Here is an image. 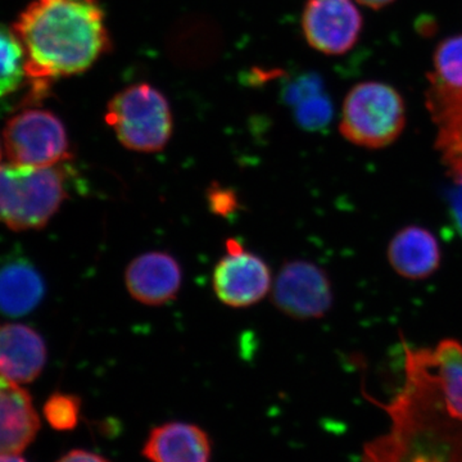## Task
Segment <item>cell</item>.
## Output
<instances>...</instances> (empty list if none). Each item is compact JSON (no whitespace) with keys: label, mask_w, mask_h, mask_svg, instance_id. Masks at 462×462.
<instances>
[{"label":"cell","mask_w":462,"mask_h":462,"mask_svg":"<svg viewBox=\"0 0 462 462\" xmlns=\"http://www.w3.org/2000/svg\"><path fill=\"white\" fill-rule=\"evenodd\" d=\"M403 345V384L389 400V430L364 446L363 462H462V343Z\"/></svg>","instance_id":"6da1fadb"},{"label":"cell","mask_w":462,"mask_h":462,"mask_svg":"<svg viewBox=\"0 0 462 462\" xmlns=\"http://www.w3.org/2000/svg\"><path fill=\"white\" fill-rule=\"evenodd\" d=\"M14 32L25 51L32 96L88 71L111 48L100 0H32Z\"/></svg>","instance_id":"7a4b0ae2"},{"label":"cell","mask_w":462,"mask_h":462,"mask_svg":"<svg viewBox=\"0 0 462 462\" xmlns=\"http://www.w3.org/2000/svg\"><path fill=\"white\" fill-rule=\"evenodd\" d=\"M66 180L60 165L0 166V224L16 231L42 229L69 196Z\"/></svg>","instance_id":"3957f363"},{"label":"cell","mask_w":462,"mask_h":462,"mask_svg":"<svg viewBox=\"0 0 462 462\" xmlns=\"http://www.w3.org/2000/svg\"><path fill=\"white\" fill-rule=\"evenodd\" d=\"M106 124L130 151L156 153L172 135L173 121L169 100L151 84L130 85L109 100Z\"/></svg>","instance_id":"277c9868"},{"label":"cell","mask_w":462,"mask_h":462,"mask_svg":"<svg viewBox=\"0 0 462 462\" xmlns=\"http://www.w3.org/2000/svg\"><path fill=\"white\" fill-rule=\"evenodd\" d=\"M406 125L402 97L391 85L366 81L346 94L339 132L352 143L367 149H382L397 141Z\"/></svg>","instance_id":"5b68a950"},{"label":"cell","mask_w":462,"mask_h":462,"mask_svg":"<svg viewBox=\"0 0 462 462\" xmlns=\"http://www.w3.org/2000/svg\"><path fill=\"white\" fill-rule=\"evenodd\" d=\"M3 138L9 162L14 165L51 167L71 157L65 125L45 109H27L14 116Z\"/></svg>","instance_id":"8992f818"},{"label":"cell","mask_w":462,"mask_h":462,"mask_svg":"<svg viewBox=\"0 0 462 462\" xmlns=\"http://www.w3.org/2000/svg\"><path fill=\"white\" fill-rule=\"evenodd\" d=\"M273 305L294 320H314L333 306V287L327 272L305 260L282 264L273 285Z\"/></svg>","instance_id":"52a82bcc"},{"label":"cell","mask_w":462,"mask_h":462,"mask_svg":"<svg viewBox=\"0 0 462 462\" xmlns=\"http://www.w3.org/2000/svg\"><path fill=\"white\" fill-rule=\"evenodd\" d=\"M226 254L215 266L212 287L216 297L231 309L257 305L272 291L269 264L245 251L236 239H227Z\"/></svg>","instance_id":"ba28073f"},{"label":"cell","mask_w":462,"mask_h":462,"mask_svg":"<svg viewBox=\"0 0 462 462\" xmlns=\"http://www.w3.org/2000/svg\"><path fill=\"white\" fill-rule=\"evenodd\" d=\"M364 20L354 0H307L302 32L315 51L342 56L355 47Z\"/></svg>","instance_id":"9c48e42d"},{"label":"cell","mask_w":462,"mask_h":462,"mask_svg":"<svg viewBox=\"0 0 462 462\" xmlns=\"http://www.w3.org/2000/svg\"><path fill=\"white\" fill-rule=\"evenodd\" d=\"M180 263L167 252L153 251L134 258L125 272V285L134 300L145 306H163L180 291Z\"/></svg>","instance_id":"30bf717a"},{"label":"cell","mask_w":462,"mask_h":462,"mask_svg":"<svg viewBox=\"0 0 462 462\" xmlns=\"http://www.w3.org/2000/svg\"><path fill=\"white\" fill-rule=\"evenodd\" d=\"M427 107L437 126L436 148L455 182L462 181V89L430 83Z\"/></svg>","instance_id":"8fae6325"},{"label":"cell","mask_w":462,"mask_h":462,"mask_svg":"<svg viewBox=\"0 0 462 462\" xmlns=\"http://www.w3.org/2000/svg\"><path fill=\"white\" fill-rule=\"evenodd\" d=\"M47 364L41 334L23 324H0V375L17 384L39 378Z\"/></svg>","instance_id":"7c38bea8"},{"label":"cell","mask_w":462,"mask_h":462,"mask_svg":"<svg viewBox=\"0 0 462 462\" xmlns=\"http://www.w3.org/2000/svg\"><path fill=\"white\" fill-rule=\"evenodd\" d=\"M41 430L32 398L21 384L0 375V455L20 454Z\"/></svg>","instance_id":"4fadbf2b"},{"label":"cell","mask_w":462,"mask_h":462,"mask_svg":"<svg viewBox=\"0 0 462 462\" xmlns=\"http://www.w3.org/2000/svg\"><path fill=\"white\" fill-rule=\"evenodd\" d=\"M143 455L149 462H211V439L199 425L166 422L151 431Z\"/></svg>","instance_id":"5bb4252c"},{"label":"cell","mask_w":462,"mask_h":462,"mask_svg":"<svg viewBox=\"0 0 462 462\" xmlns=\"http://www.w3.org/2000/svg\"><path fill=\"white\" fill-rule=\"evenodd\" d=\"M440 260V245L434 234L416 225L398 230L388 245L392 269L410 281L430 278L439 269Z\"/></svg>","instance_id":"9a60e30c"},{"label":"cell","mask_w":462,"mask_h":462,"mask_svg":"<svg viewBox=\"0 0 462 462\" xmlns=\"http://www.w3.org/2000/svg\"><path fill=\"white\" fill-rule=\"evenodd\" d=\"M45 285L35 267L26 261H12L0 267V312L23 316L38 307Z\"/></svg>","instance_id":"2e32d148"},{"label":"cell","mask_w":462,"mask_h":462,"mask_svg":"<svg viewBox=\"0 0 462 462\" xmlns=\"http://www.w3.org/2000/svg\"><path fill=\"white\" fill-rule=\"evenodd\" d=\"M25 83L29 79L23 44L14 32L0 25V112L8 107Z\"/></svg>","instance_id":"e0dca14e"},{"label":"cell","mask_w":462,"mask_h":462,"mask_svg":"<svg viewBox=\"0 0 462 462\" xmlns=\"http://www.w3.org/2000/svg\"><path fill=\"white\" fill-rule=\"evenodd\" d=\"M430 83L462 89V35L447 38L438 45Z\"/></svg>","instance_id":"ac0fdd59"},{"label":"cell","mask_w":462,"mask_h":462,"mask_svg":"<svg viewBox=\"0 0 462 462\" xmlns=\"http://www.w3.org/2000/svg\"><path fill=\"white\" fill-rule=\"evenodd\" d=\"M42 412L54 430L69 431L80 420L81 400L74 394L54 393L44 404Z\"/></svg>","instance_id":"d6986e66"},{"label":"cell","mask_w":462,"mask_h":462,"mask_svg":"<svg viewBox=\"0 0 462 462\" xmlns=\"http://www.w3.org/2000/svg\"><path fill=\"white\" fill-rule=\"evenodd\" d=\"M298 121L310 130L320 129L330 121L329 100L322 96L305 97L297 109Z\"/></svg>","instance_id":"ffe728a7"},{"label":"cell","mask_w":462,"mask_h":462,"mask_svg":"<svg viewBox=\"0 0 462 462\" xmlns=\"http://www.w3.org/2000/svg\"><path fill=\"white\" fill-rule=\"evenodd\" d=\"M208 199V205L211 211L217 216H229L238 209L239 200L236 194L231 189L220 187V185H214L209 188L207 193Z\"/></svg>","instance_id":"44dd1931"},{"label":"cell","mask_w":462,"mask_h":462,"mask_svg":"<svg viewBox=\"0 0 462 462\" xmlns=\"http://www.w3.org/2000/svg\"><path fill=\"white\" fill-rule=\"evenodd\" d=\"M57 462H109L102 456L93 454V452L84 451V449H74L69 454L62 456Z\"/></svg>","instance_id":"7402d4cb"},{"label":"cell","mask_w":462,"mask_h":462,"mask_svg":"<svg viewBox=\"0 0 462 462\" xmlns=\"http://www.w3.org/2000/svg\"><path fill=\"white\" fill-rule=\"evenodd\" d=\"M451 211L456 226L462 234V181L456 182V188L451 197Z\"/></svg>","instance_id":"603a6c76"},{"label":"cell","mask_w":462,"mask_h":462,"mask_svg":"<svg viewBox=\"0 0 462 462\" xmlns=\"http://www.w3.org/2000/svg\"><path fill=\"white\" fill-rule=\"evenodd\" d=\"M360 5H365V7H369L373 9H380L387 7V5L393 3L394 0H357Z\"/></svg>","instance_id":"cb8c5ba5"},{"label":"cell","mask_w":462,"mask_h":462,"mask_svg":"<svg viewBox=\"0 0 462 462\" xmlns=\"http://www.w3.org/2000/svg\"><path fill=\"white\" fill-rule=\"evenodd\" d=\"M0 462H27L20 454L0 455Z\"/></svg>","instance_id":"d4e9b609"},{"label":"cell","mask_w":462,"mask_h":462,"mask_svg":"<svg viewBox=\"0 0 462 462\" xmlns=\"http://www.w3.org/2000/svg\"><path fill=\"white\" fill-rule=\"evenodd\" d=\"M0 161H2V148H0ZM2 166V165H0Z\"/></svg>","instance_id":"484cf974"}]
</instances>
